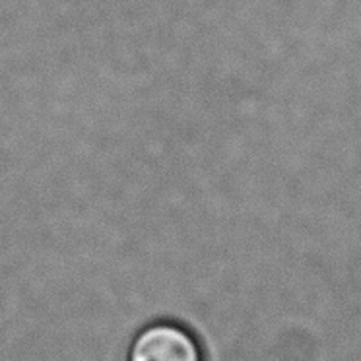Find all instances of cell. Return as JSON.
I'll return each instance as SVG.
<instances>
[{
    "mask_svg": "<svg viewBox=\"0 0 361 361\" xmlns=\"http://www.w3.org/2000/svg\"><path fill=\"white\" fill-rule=\"evenodd\" d=\"M126 361H206L202 344L177 322H154L134 336Z\"/></svg>",
    "mask_w": 361,
    "mask_h": 361,
    "instance_id": "1",
    "label": "cell"
}]
</instances>
